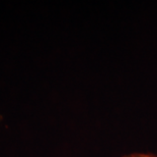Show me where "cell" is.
Listing matches in <instances>:
<instances>
[{"mask_svg": "<svg viewBox=\"0 0 157 157\" xmlns=\"http://www.w3.org/2000/svg\"><path fill=\"white\" fill-rule=\"evenodd\" d=\"M122 157H157V155L149 152H132L123 155Z\"/></svg>", "mask_w": 157, "mask_h": 157, "instance_id": "1", "label": "cell"}]
</instances>
